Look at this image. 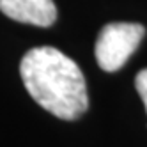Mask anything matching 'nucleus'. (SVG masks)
Listing matches in <instances>:
<instances>
[{
	"label": "nucleus",
	"instance_id": "4",
	"mask_svg": "<svg viewBox=\"0 0 147 147\" xmlns=\"http://www.w3.org/2000/svg\"><path fill=\"white\" fill-rule=\"evenodd\" d=\"M135 87H136V92L140 94V98L144 101V107H145V112H147V69H142L135 78Z\"/></svg>",
	"mask_w": 147,
	"mask_h": 147
},
{
	"label": "nucleus",
	"instance_id": "2",
	"mask_svg": "<svg viewBox=\"0 0 147 147\" xmlns=\"http://www.w3.org/2000/svg\"><path fill=\"white\" fill-rule=\"evenodd\" d=\"M145 34L140 23H108L101 28L96 41V60L103 71L121 69Z\"/></svg>",
	"mask_w": 147,
	"mask_h": 147
},
{
	"label": "nucleus",
	"instance_id": "1",
	"mask_svg": "<svg viewBox=\"0 0 147 147\" xmlns=\"http://www.w3.org/2000/svg\"><path fill=\"white\" fill-rule=\"evenodd\" d=\"M20 75L32 99L64 121H75L89 108L87 83L78 64L60 50L39 46L27 51Z\"/></svg>",
	"mask_w": 147,
	"mask_h": 147
},
{
	"label": "nucleus",
	"instance_id": "3",
	"mask_svg": "<svg viewBox=\"0 0 147 147\" xmlns=\"http://www.w3.org/2000/svg\"><path fill=\"white\" fill-rule=\"evenodd\" d=\"M0 11L14 22L36 27H50L57 20L53 0H0Z\"/></svg>",
	"mask_w": 147,
	"mask_h": 147
}]
</instances>
